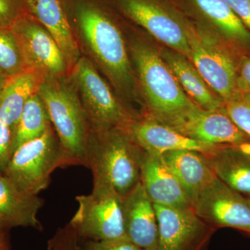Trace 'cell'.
I'll list each match as a JSON object with an SVG mask.
<instances>
[{"mask_svg":"<svg viewBox=\"0 0 250 250\" xmlns=\"http://www.w3.org/2000/svg\"><path fill=\"white\" fill-rule=\"evenodd\" d=\"M88 136L85 167L92 171L93 184L106 186L122 197L141 179L144 151L134 142L126 129H97Z\"/></svg>","mask_w":250,"mask_h":250,"instance_id":"6da1fadb","label":"cell"},{"mask_svg":"<svg viewBox=\"0 0 250 250\" xmlns=\"http://www.w3.org/2000/svg\"><path fill=\"white\" fill-rule=\"evenodd\" d=\"M38 94L58 136L65 166H85L88 118L77 95L66 85L53 80L42 81Z\"/></svg>","mask_w":250,"mask_h":250,"instance_id":"7a4b0ae2","label":"cell"},{"mask_svg":"<svg viewBox=\"0 0 250 250\" xmlns=\"http://www.w3.org/2000/svg\"><path fill=\"white\" fill-rule=\"evenodd\" d=\"M134 57L151 116L165 123L197 106L156 51L138 45L134 49Z\"/></svg>","mask_w":250,"mask_h":250,"instance_id":"3957f363","label":"cell"},{"mask_svg":"<svg viewBox=\"0 0 250 250\" xmlns=\"http://www.w3.org/2000/svg\"><path fill=\"white\" fill-rule=\"evenodd\" d=\"M57 133L49 126L36 139L23 143L13 153L4 174L22 191L39 195L50 183L57 167H65Z\"/></svg>","mask_w":250,"mask_h":250,"instance_id":"277c9868","label":"cell"},{"mask_svg":"<svg viewBox=\"0 0 250 250\" xmlns=\"http://www.w3.org/2000/svg\"><path fill=\"white\" fill-rule=\"evenodd\" d=\"M78 208L70 225L82 240L110 241L126 237L123 197L111 188L93 184L89 195L76 197Z\"/></svg>","mask_w":250,"mask_h":250,"instance_id":"5b68a950","label":"cell"},{"mask_svg":"<svg viewBox=\"0 0 250 250\" xmlns=\"http://www.w3.org/2000/svg\"><path fill=\"white\" fill-rule=\"evenodd\" d=\"M129 19L163 43L189 59L188 31L192 25L173 0H119Z\"/></svg>","mask_w":250,"mask_h":250,"instance_id":"8992f818","label":"cell"},{"mask_svg":"<svg viewBox=\"0 0 250 250\" xmlns=\"http://www.w3.org/2000/svg\"><path fill=\"white\" fill-rule=\"evenodd\" d=\"M79 21L84 40L94 57L117 84L129 83L130 65L121 31L99 10L83 7Z\"/></svg>","mask_w":250,"mask_h":250,"instance_id":"52a82bcc","label":"cell"},{"mask_svg":"<svg viewBox=\"0 0 250 250\" xmlns=\"http://www.w3.org/2000/svg\"><path fill=\"white\" fill-rule=\"evenodd\" d=\"M74 78L82 94L83 108L93 128L126 129L134 121L89 61L79 59L74 68Z\"/></svg>","mask_w":250,"mask_h":250,"instance_id":"ba28073f","label":"cell"},{"mask_svg":"<svg viewBox=\"0 0 250 250\" xmlns=\"http://www.w3.org/2000/svg\"><path fill=\"white\" fill-rule=\"evenodd\" d=\"M189 58L210 89L228 101L236 90L237 67L232 56L223 46L204 38L192 25L188 31Z\"/></svg>","mask_w":250,"mask_h":250,"instance_id":"9c48e42d","label":"cell"},{"mask_svg":"<svg viewBox=\"0 0 250 250\" xmlns=\"http://www.w3.org/2000/svg\"><path fill=\"white\" fill-rule=\"evenodd\" d=\"M192 208L213 228H234L250 234V197L218 178L192 200Z\"/></svg>","mask_w":250,"mask_h":250,"instance_id":"30bf717a","label":"cell"},{"mask_svg":"<svg viewBox=\"0 0 250 250\" xmlns=\"http://www.w3.org/2000/svg\"><path fill=\"white\" fill-rule=\"evenodd\" d=\"M162 123L188 138L210 146H238L250 142L249 136L224 109L208 111L196 106Z\"/></svg>","mask_w":250,"mask_h":250,"instance_id":"8fae6325","label":"cell"},{"mask_svg":"<svg viewBox=\"0 0 250 250\" xmlns=\"http://www.w3.org/2000/svg\"><path fill=\"white\" fill-rule=\"evenodd\" d=\"M159 227V250H202L213 229L192 207L154 204Z\"/></svg>","mask_w":250,"mask_h":250,"instance_id":"7c38bea8","label":"cell"},{"mask_svg":"<svg viewBox=\"0 0 250 250\" xmlns=\"http://www.w3.org/2000/svg\"><path fill=\"white\" fill-rule=\"evenodd\" d=\"M22 52L26 67L35 69L49 77L62 75L67 62L53 36L24 16L10 27Z\"/></svg>","mask_w":250,"mask_h":250,"instance_id":"4fadbf2b","label":"cell"},{"mask_svg":"<svg viewBox=\"0 0 250 250\" xmlns=\"http://www.w3.org/2000/svg\"><path fill=\"white\" fill-rule=\"evenodd\" d=\"M125 236L140 249L159 250V227L154 204L141 181L123 197Z\"/></svg>","mask_w":250,"mask_h":250,"instance_id":"5bb4252c","label":"cell"},{"mask_svg":"<svg viewBox=\"0 0 250 250\" xmlns=\"http://www.w3.org/2000/svg\"><path fill=\"white\" fill-rule=\"evenodd\" d=\"M131 139L144 152L160 154L176 150H195L207 154L216 146L188 138L152 116L136 121L126 128Z\"/></svg>","mask_w":250,"mask_h":250,"instance_id":"9a60e30c","label":"cell"},{"mask_svg":"<svg viewBox=\"0 0 250 250\" xmlns=\"http://www.w3.org/2000/svg\"><path fill=\"white\" fill-rule=\"evenodd\" d=\"M140 181L153 204L177 208L192 207L190 197L163 155L145 152Z\"/></svg>","mask_w":250,"mask_h":250,"instance_id":"2e32d148","label":"cell"},{"mask_svg":"<svg viewBox=\"0 0 250 250\" xmlns=\"http://www.w3.org/2000/svg\"><path fill=\"white\" fill-rule=\"evenodd\" d=\"M188 12L241 47H250V31L225 0H181Z\"/></svg>","mask_w":250,"mask_h":250,"instance_id":"e0dca14e","label":"cell"},{"mask_svg":"<svg viewBox=\"0 0 250 250\" xmlns=\"http://www.w3.org/2000/svg\"><path fill=\"white\" fill-rule=\"evenodd\" d=\"M44 201L39 195L22 191L7 177L0 174V224L3 228H32L42 230L37 218Z\"/></svg>","mask_w":250,"mask_h":250,"instance_id":"ac0fdd59","label":"cell"},{"mask_svg":"<svg viewBox=\"0 0 250 250\" xmlns=\"http://www.w3.org/2000/svg\"><path fill=\"white\" fill-rule=\"evenodd\" d=\"M205 154L221 182L233 190L250 196V142L216 146Z\"/></svg>","mask_w":250,"mask_h":250,"instance_id":"d6986e66","label":"cell"},{"mask_svg":"<svg viewBox=\"0 0 250 250\" xmlns=\"http://www.w3.org/2000/svg\"><path fill=\"white\" fill-rule=\"evenodd\" d=\"M162 155L191 203L198 194L218 179L204 153L184 149L171 151Z\"/></svg>","mask_w":250,"mask_h":250,"instance_id":"ffe728a7","label":"cell"},{"mask_svg":"<svg viewBox=\"0 0 250 250\" xmlns=\"http://www.w3.org/2000/svg\"><path fill=\"white\" fill-rule=\"evenodd\" d=\"M34 16L45 27L65 57L67 65H75L80 52L59 0H24Z\"/></svg>","mask_w":250,"mask_h":250,"instance_id":"44dd1931","label":"cell"},{"mask_svg":"<svg viewBox=\"0 0 250 250\" xmlns=\"http://www.w3.org/2000/svg\"><path fill=\"white\" fill-rule=\"evenodd\" d=\"M35 69H24L14 76L7 77L0 93V121L14 129L28 100L37 93L42 80Z\"/></svg>","mask_w":250,"mask_h":250,"instance_id":"7402d4cb","label":"cell"},{"mask_svg":"<svg viewBox=\"0 0 250 250\" xmlns=\"http://www.w3.org/2000/svg\"><path fill=\"white\" fill-rule=\"evenodd\" d=\"M164 60L185 93L195 104L208 111L223 109L224 103L211 89L195 66L182 54L166 52Z\"/></svg>","mask_w":250,"mask_h":250,"instance_id":"603a6c76","label":"cell"},{"mask_svg":"<svg viewBox=\"0 0 250 250\" xmlns=\"http://www.w3.org/2000/svg\"><path fill=\"white\" fill-rule=\"evenodd\" d=\"M50 126L48 113L37 92L28 100L15 126L13 153L23 143L40 136Z\"/></svg>","mask_w":250,"mask_h":250,"instance_id":"cb8c5ba5","label":"cell"},{"mask_svg":"<svg viewBox=\"0 0 250 250\" xmlns=\"http://www.w3.org/2000/svg\"><path fill=\"white\" fill-rule=\"evenodd\" d=\"M26 68L14 33L10 28L0 27V72L5 77H10Z\"/></svg>","mask_w":250,"mask_h":250,"instance_id":"d4e9b609","label":"cell"},{"mask_svg":"<svg viewBox=\"0 0 250 250\" xmlns=\"http://www.w3.org/2000/svg\"><path fill=\"white\" fill-rule=\"evenodd\" d=\"M224 111L250 138V94L236 91L224 103Z\"/></svg>","mask_w":250,"mask_h":250,"instance_id":"484cf974","label":"cell"},{"mask_svg":"<svg viewBox=\"0 0 250 250\" xmlns=\"http://www.w3.org/2000/svg\"><path fill=\"white\" fill-rule=\"evenodd\" d=\"M47 250H83L80 237L70 223L59 228L47 241Z\"/></svg>","mask_w":250,"mask_h":250,"instance_id":"4316f807","label":"cell"},{"mask_svg":"<svg viewBox=\"0 0 250 250\" xmlns=\"http://www.w3.org/2000/svg\"><path fill=\"white\" fill-rule=\"evenodd\" d=\"M81 243L83 250H140V248L126 237L110 241L82 240Z\"/></svg>","mask_w":250,"mask_h":250,"instance_id":"83f0119b","label":"cell"},{"mask_svg":"<svg viewBox=\"0 0 250 250\" xmlns=\"http://www.w3.org/2000/svg\"><path fill=\"white\" fill-rule=\"evenodd\" d=\"M13 139V129L0 121V174H4L12 156Z\"/></svg>","mask_w":250,"mask_h":250,"instance_id":"f1b7e54d","label":"cell"},{"mask_svg":"<svg viewBox=\"0 0 250 250\" xmlns=\"http://www.w3.org/2000/svg\"><path fill=\"white\" fill-rule=\"evenodd\" d=\"M21 16L16 0H0V27H11Z\"/></svg>","mask_w":250,"mask_h":250,"instance_id":"f546056e","label":"cell"},{"mask_svg":"<svg viewBox=\"0 0 250 250\" xmlns=\"http://www.w3.org/2000/svg\"><path fill=\"white\" fill-rule=\"evenodd\" d=\"M236 90L250 94V57L241 59L237 69Z\"/></svg>","mask_w":250,"mask_h":250,"instance_id":"4dcf8cb0","label":"cell"},{"mask_svg":"<svg viewBox=\"0 0 250 250\" xmlns=\"http://www.w3.org/2000/svg\"><path fill=\"white\" fill-rule=\"evenodd\" d=\"M250 31V0H225Z\"/></svg>","mask_w":250,"mask_h":250,"instance_id":"1f68e13d","label":"cell"},{"mask_svg":"<svg viewBox=\"0 0 250 250\" xmlns=\"http://www.w3.org/2000/svg\"><path fill=\"white\" fill-rule=\"evenodd\" d=\"M6 229L3 228L0 224V250H10L9 242L6 238Z\"/></svg>","mask_w":250,"mask_h":250,"instance_id":"d6a6232c","label":"cell"},{"mask_svg":"<svg viewBox=\"0 0 250 250\" xmlns=\"http://www.w3.org/2000/svg\"><path fill=\"white\" fill-rule=\"evenodd\" d=\"M6 78H7V77H5L4 75L0 72V93H1V90H2L3 86H4L5 81H6Z\"/></svg>","mask_w":250,"mask_h":250,"instance_id":"836d02e7","label":"cell"},{"mask_svg":"<svg viewBox=\"0 0 250 250\" xmlns=\"http://www.w3.org/2000/svg\"><path fill=\"white\" fill-rule=\"evenodd\" d=\"M140 250H145L140 249Z\"/></svg>","mask_w":250,"mask_h":250,"instance_id":"e575fe53","label":"cell"},{"mask_svg":"<svg viewBox=\"0 0 250 250\" xmlns=\"http://www.w3.org/2000/svg\"><path fill=\"white\" fill-rule=\"evenodd\" d=\"M248 197H250V196H248Z\"/></svg>","mask_w":250,"mask_h":250,"instance_id":"d590c367","label":"cell"}]
</instances>
